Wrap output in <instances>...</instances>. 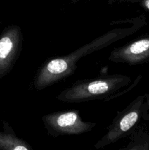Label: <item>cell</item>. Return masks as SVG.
I'll return each instance as SVG.
<instances>
[{"label":"cell","instance_id":"1","mask_svg":"<svg viewBox=\"0 0 149 150\" xmlns=\"http://www.w3.org/2000/svg\"><path fill=\"white\" fill-rule=\"evenodd\" d=\"M140 23L139 18H131L127 26L113 28L67 55L48 59L37 71L34 87L41 91L72 76L80 59L129 36L140 27Z\"/></svg>","mask_w":149,"mask_h":150},{"label":"cell","instance_id":"2","mask_svg":"<svg viewBox=\"0 0 149 150\" xmlns=\"http://www.w3.org/2000/svg\"><path fill=\"white\" fill-rule=\"evenodd\" d=\"M131 81L122 74H112L94 79H83L61 91L58 100L67 103H80L95 100L109 101Z\"/></svg>","mask_w":149,"mask_h":150},{"label":"cell","instance_id":"3","mask_svg":"<svg viewBox=\"0 0 149 150\" xmlns=\"http://www.w3.org/2000/svg\"><path fill=\"white\" fill-rule=\"evenodd\" d=\"M143 99V96L138 97L122 111L117 113L111 124L107 127V133L93 147L96 149H103L129 136L140 120Z\"/></svg>","mask_w":149,"mask_h":150},{"label":"cell","instance_id":"4","mask_svg":"<svg viewBox=\"0 0 149 150\" xmlns=\"http://www.w3.org/2000/svg\"><path fill=\"white\" fill-rule=\"evenodd\" d=\"M42 120L48 134L53 137L81 135L96 125V122L84 121L77 110L51 113L44 115Z\"/></svg>","mask_w":149,"mask_h":150},{"label":"cell","instance_id":"5","mask_svg":"<svg viewBox=\"0 0 149 150\" xmlns=\"http://www.w3.org/2000/svg\"><path fill=\"white\" fill-rule=\"evenodd\" d=\"M108 59L114 63L129 65L141 64L149 60V37L140 38L112 50Z\"/></svg>","mask_w":149,"mask_h":150},{"label":"cell","instance_id":"6","mask_svg":"<svg viewBox=\"0 0 149 150\" xmlns=\"http://www.w3.org/2000/svg\"><path fill=\"white\" fill-rule=\"evenodd\" d=\"M23 34L18 26H14L0 39V64L8 67L19 56L22 47Z\"/></svg>","mask_w":149,"mask_h":150},{"label":"cell","instance_id":"7","mask_svg":"<svg viewBox=\"0 0 149 150\" xmlns=\"http://www.w3.org/2000/svg\"><path fill=\"white\" fill-rule=\"evenodd\" d=\"M79 0H72V1L73 3H76V2H77Z\"/></svg>","mask_w":149,"mask_h":150},{"label":"cell","instance_id":"8","mask_svg":"<svg viewBox=\"0 0 149 150\" xmlns=\"http://www.w3.org/2000/svg\"><path fill=\"white\" fill-rule=\"evenodd\" d=\"M146 105H147V106H149V99H148V101L147 104H146Z\"/></svg>","mask_w":149,"mask_h":150},{"label":"cell","instance_id":"9","mask_svg":"<svg viewBox=\"0 0 149 150\" xmlns=\"http://www.w3.org/2000/svg\"><path fill=\"white\" fill-rule=\"evenodd\" d=\"M113 1H114V0H113Z\"/></svg>","mask_w":149,"mask_h":150}]
</instances>
